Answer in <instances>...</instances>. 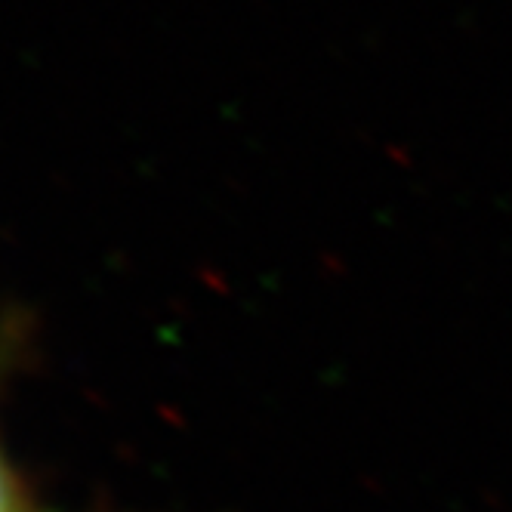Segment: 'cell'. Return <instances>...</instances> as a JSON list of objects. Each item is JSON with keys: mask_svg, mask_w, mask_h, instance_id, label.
I'll list each match as a JSON object with an SVG mask.
<instances>
[{"mask_svg": "<svg viewBox=\"0 0 512 512\" xmlns=\"http://www.w3.org/2000/svg\"><path fill=\"white\" fill-rule=\"evenodd\" d=\"M0 512H28V506L19 494V485L13 482L4 457H0Z\"/></svg>", "mask_w": 512, "mask_h": 512, "instance_id": "1", "label": "cell"}]
</instances>
